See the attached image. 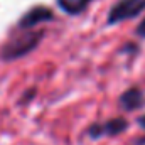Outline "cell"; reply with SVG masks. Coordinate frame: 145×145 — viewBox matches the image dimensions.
I'll use <instances>...</instances> for the list:
<instances>
[{
  "label": "cell",
  "instance_id": "1",
  "mask_svg": "<svg viewBox=\"0 0 145 145\" xmlns=\"http://www.w3.org/2000/svg\"><path fill=\"white\" fill-rule=\"evenodd\" d=\"M42 37H44V31H27L20 36L10 39L2 49V59L15 61L19 57L27 56L40 44Z\"/></svg>",
  "mask_w": 145,
  "mask_h": 145
},
{
  "label": "cell",
  "instance_id": "4",
  "mask_svg": "<svg viewBox=\"0 0 145 145\" xmlns=\"http://www.w3.org/2000/svg\"><path fill=\"white\" fill-rule=\"evenodd\" d=\"M54 20V14L51 8L47 7H42V5H37V7H32L31 10H27L22 19L19 20V29H32L36 27L37 24H42V22H51Z\"/></svg>",
  "mask_w": 145,
  "mask_h": 145
},
{
  "label": "cell",
  "instance_id": "2",
  "mask_svg": "<svg viewBox=\"0 0 145 145\" xmlns=\"http://www.w3.org/2000/svg\"><path fill=\"white\" fill-rule=\"evenodd\" d=\"M145 10V0H118L111 8H110L106 24L108 25H116L123 20L133 19L140 15Z\"/></svg>",
  "mask_w": 145,
  "mask_h": 145
},
{
  "label": "cell",
  "instance_id": "6",
  "mask_svg": "<svg viewBox=\"0 0 145 145\" xmlns=\"http://www.w3.org/2000/svg\"><path fill=\"white\" fill-rule=\"evenodd\" d=\"M56 2H57L59 8L63 12H66L68 15H78V14H81L91 3V0H56Z\"/></svg>",
  "mask_w": 145,
  "mask_h": 145
},
{
  "label": "cell",
  "instance_id": "9",
  "mask_svg": "<svg viewBox=\"0 0 145 145\" xmlns=\"http://www.w3.org/2000/svg\"><path fill=\"white\" fill-rule=\"evenodd\" d=\"M135 145H145V137H144V138H137Z\"/></svg>",
  "mask_w": 145,
  "mask_h": 145
},
{
  "label": "cell",
  "instance_id": "8",
  "mask_svg": "<svg viewBox=\"0 0 145 145\" xmlns=\"http://www.w3.org/2000/svg\"><path fill=\"white\" fill-rule=\"evenodd\" d=\"M137 123H138V127H140V128H144V130H145V115H142V116L137 120Z\"/></svg>",
  "mask_w": 145,
  "mask_h": 145
},
{
  "label": "cell",
  "instance_id": "7",
  "mask_svg": "<svg viewBox=\"0 0 145 145\" xmlns=\"http://www.w3.org/2000/svg\"><path fill=\"white\" fill-rule=\"evenodd\" d=\"M137 36H140L142 39H145V19L140 22V25L137 27Z\"/></svg>",
  "mask_w": 145,
  "mask_h": 145
},
{
  "label": "cell",
  "instance_id": "3",
  "mask_svg": "<svg viewBox=\"0 0 145 145\" xmlns=\"http://www.w3.org/2000/svg\"><path fill=\"white\" fill-rule=\"evenodd\" d=\"M127 128H128V121L121 116H116L106 120L105 123H91L86 130V135L91 140H100L103 137H116L123 133Z\"/></svg>",
  "mask_w": 145,
  "mask_h": 145
},
{
  "label": "cell",
  "instance_id": "5",
  "mask_svg": "<svg viewBox=\"0 0 145 145\" xmlns=\"http://www.w3.org/2000/svg\"><path fill=\"white\" fill-rule=\"evenodd\" d=\"M118 103L125 111H133V110H138L145 105V96L138 88H128L127 91L121 93Z\"/></svg>",
  "mask_w": 145,
  "mask_h": 145
}]
</instances>
